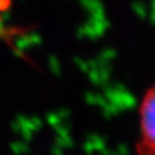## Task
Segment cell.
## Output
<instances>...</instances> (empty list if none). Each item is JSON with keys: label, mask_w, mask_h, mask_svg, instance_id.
<instances>
[{"label": "cell", "mask_w": 155, "mask_h": 155, "mask_svg": "<svg viewBox=\"0 0 155 155\" xmlns=\"http://www.w3.org/2000/svg\"><path fill=\"white\" fill-rule=\"evenodd\" d=\"M140 134L137 143L138 155H155V84L144 94L139 107Z\"/></svg>", "instance_id": "cell-1"}, {"label": "cell", "mask_w": 155, "mask_h": 155, "mask_svg": "<svg viewBox=\"0 0 155 155\" xmlns=\"http://www.w3.org/2000/svg\"><path fill=\"white\" fill-rule=\"evenodd\" d=\"M10 5V0H0V37L5 35L6 31L4 28V18H3V14L4 11L9 8Z\"/></svg>", "instance_id": "cell-2"}]
</instances>
